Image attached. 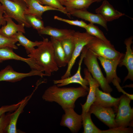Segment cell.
<instances>
[{
  "mask_svg": "<svg viewBox=\"0 0 133 133\" xmlns=\"http://www.w3.org/2000/svg\"><path fill=\"white\" fill-rule=\"evenodd\" d=\"M133 39V37L131 36L125 40L124 43L126 46V51L118 65L120 67L125 66L128 71V74L125 78L124 82L128 79L133 80V51L131 47Z\"/></svg>",
  "mask_w": 133,
  "mask_h": 133,
  "instance_id": "14",
  "label": "cell"
},
{
  "mask_svg": "<svg viewBox=\"0 0 133 133\" xmlns=\"http://www.w3.org/2000/svg\"><path fill=\"white\" fill-rule=\"evenodd\" d=\"M21 100L16 104L2 106L0 107V117L7 112H12L15 110L19 106Z\"/></svg>",
  "mask_w": 133,
  "mask_h": 133,
  "instance_id": "35",
  "label": "cell"
},
{
  "mask_svg": "<svg viewBox=\"0 0 133 133\" xmlns=\"http://www.w3.org/2000/svg\"><path fill=\"white\" fill-rule=\"evenodd\" d=\"M66 10L69 16L72 15L88 21L90 23L98 24L108 31L107 22L99 14L92 13L88 11L86 9L72 10L66 8Z\"/></svg>",
  "mask_w": 133,
  "mask_h": 133,
  "instance_id": "13",
  "label": "cell"
},
{
  "mask_svg": "<svg viewBox=\"0 0 133 133\" xmlns=\"http://www.w3.org/2000/svg\"><path fill=\"white\" fill-rule=\"evenodd\" d=\"M133 130L131 128L117 127L106 130H101V133H131Z\"/></svg>",
  "mask_w": 133,
  "mask_h": 133,
  "instance_id": "34",
  "label": "cell"
},
{
  "mask_svg": "<svg viewBox=\"0 0 133 133\" xmlns=\"http://www.w3.org/2000/svg\"><path fill=\"white\" fill-rule=\"evenodd\" d=\"M63 110L65 113L62 116L60 125L67 127L73 133H77L82 125L81 115L77 113L74 108H67Z\"/></svg>",
  "mask_w": 133,
  "mask_h": 133,
  "instance_id": "12",
  "label": "cell"
},
{
  "mask_svg": "<svg viewBox=\"0 0 133 133\" xmlns=\"http://www.w3.org/2000/svg\"><path fill=\"white\" fill-rule=\"evenodd\" d=\"M60 42L68 63L71 59L74 48V44L72 35L62 40Z\"/></svg>",
  "mask_w": 133,
  "mask_h": 133,
  "instance_id": "28",
  "label": "cell"
},
{
  "mask_svg": "<svg viewBox=\"0 0 133 133\" xmlns=\"http://www.w3.org/2000/svg\"><path fill=\"white\" fill-rule=\"evenodd\" d=\"M87 49V48L85 46L82 51L78 69L76 73L72 76L60 80H53V82L54 84L60 87L72 83H77L81 85V86L86 89L88 92L89 88L88 87L89 85L88 81L85 78H83L81 74L82 64Z\"/></svg>",
  "mask_w": 133,
  "mask_h": 133,
  "instance_id": "11",
  "label": "cell"
},
{
  "mask_svg": "<svg viewBox=\"0 0 133 133\" xmlns=\"http://www.w3.org/2000/svg\"><path fill=\"white\" fill-rule=\"evenodd\" d=\"M75 32L74 30L66 29H59L47 26L38 31L40 34L50 35L60 41L71 36Z\"/></svg>",
  "mask_w": 133,
  "mask_h": 133,
  "instance_id": "22",
  "label": "cell"
},
{
  "mask_svg": "<svg viewBox=\"0 0 133 133\" xmlns=\"http://www.w3.org/2000/svg\"><path fill=\"white\" fill-rule=\"evenodd\" d=\"M91 114L89 111L82 113V124L84 133H101V130L98 128L92 120Z\"/></svg>",
  "mask_w": 133,
  "mask_h": 133,
  "instance_id": "25",
  "label": "cell"
},
{
  "mask_svg": "<svg viewBox=\"0 0 133 133\" xmlns=\"http://www.w3.org/2000/svg\"><path fill=\"white\" fill-rule=\"evenodd\" d=\"M23 33L21 32L18 31L15 34L14 37L20 44L24 47L28 54L34 49L35 47H38L41 44L42 41H32L26 38L23 35Z\"/></svg>",
  "mask_w": 133,
  "mask_h": 133,
  "instance_id": "24",
  "label": "cell"
},
{
  "mask_svg": "<svg viewBox=\"0 0 133 133\" xmlns=\"http://www.w3.org/2000/svg\"><path fill=\"white\" fill-rule=\"evenodd\" d=\"M89 111L109 128L117 127L115 121L116 115L112 108L105 107L93 103L90 106Z\"/></svg>",
  "mask_w": 133,
  "mask_h": 133,
  "instance_id": "9",
  "label": "cell"
},
{
  "mask_svg": "<svg viewBox=\"0 0 133 133\" xmlns=\"http://www.w3.org/2000/svg\"><path fill=\"white\" fill-rule=\"evenodd\" d=\"M10 60L21 61L26 63L31 70H35L44 72L43 68L37 65L33 59L30 57L26 58L22 57L15 53L13 49L9 48L0 49V60L4 61Z\"/></svg>",
  "mask_w": 133,
  "mask_h": 133,
  "instance_id": "15",
  "label": "cell"
},
{
  "mask_svg": "<svg viewBox=\"0 0 133 133\" xmlns=\"http://www.w3.org/2000/svg\"><path fill=\"white\" fill-rule=\"evenodd\" d=\"M3 15L6 24L2 26L0 29V34L8 38L15 37V34L18 31L25 33V26L23 24H17L12 18L4 13Z\"/></svg>",
  "mask_w": 133,
  "mask_h": 133,
  "instance_id": "19",
  "label": "cell"
},
{
  "mask_svg": "<svg viewBox=\"0 0 133 133\" xmlns=\"http://www.w3.org/2000/svg\"></svg>",
  "mask_w": 133,
  "mask_h": 133,
  "instance_id": "43",
  "label": "cell"
},
{
  "mask_svg": "<svg viewBox=\"0 0 133 133\" xmlns=\"http://www.w3.org/2000/svg\"><path fill=\"white\" fill-rule=\"evenodd\" d=\"M39 2L42 4V0H37Z\"/></svg>",
  "mask_w": 133,
  "mask_h": 133,
  "instance_id": "39",
  "label": "cell"
},
{
  "mask_svg": "<svg viewBox=\"0 0 133 133\" xmlns=\"http://www.w3.org/2000/svg\"><path fill=\"white\" fill-rule=\"evenodd\" d=\"M88 92L82 86L61 88L54 84L45 90L42 97L45 101L57 103L63 109L68 108H74L77 99L86 96Z\"/></svg>",
  "mask_w": 133,
  "mask_h": 133,
  "instance_id": "1",
  "label": "cell"
},
{
  "mask_svg": "<svg viewBox=\"0 0 133 133\" xmlns=\"http://www.w3.org/2000/svg\"><path fill=\"white\" fill-rule=\"evenodd\" d=\"M25 17L26 20L31 26L37 31L44 27L43 21L36 17L29 15H25Z\"/></svg>",
  "mask_w": 133,
  "mask_h": 133,
  "instance_id": "30",
  "label": "cell"
},
{
  "mask_svg": "<svg viewBox=\"0 0 133 133\" xmlns=\"http://www.w3.org/2000/svg\"><path fill=\"white\" fill-rule=\"evenodd\" d=\"M96 0L97 2H100L101 1L103 0Z\"/></svg>",
  "mask_w": 133,
  "mask_h": 133,
  "instance_id": "40",
  "label": "cell"
},
{
  "mask_svg": "<svg viewBox=\"0 0 133 133\" xmlns=\"http://www.w3.org/2000/svg\"><path fill=\"white\" fill-rule=\"evenodd\" d=\"M12 0V1H15V0ZM22 0L24 1L26 3V0Z\"/></svg>",
  "mask_w": 133,
  "mask_h": 133,
  "instance_id": "41",
  "label": "cell"
},
{
  "mask_svg": "<svg viewBox=\"0 0 133 133\" xmlns=\"http://www.w3.org/2000/svg\"><path fill=\"white\" fill-rule=\"evenodd\" d=\"M58 0L61 3V4L64 2L63 0Z\"/></svg>",
  "mask_w": 133,
  "mask_h": 133,
  "instance_id": "38",
  "label": "cell"
},
{
  "mask_svg": "<svg viewBox=\"0 0 133 133\" xmlns=\"http://www.w3.org/2000/svg\"><path fill=\"white\" fill-rule=\"evenodd\" d=\"M17 42L15 37L8 38L0 34V49L9 48L17 49L18 47L16 45Z\"/></svg>",
  "mask_w": 133,
  "mask_h": 133,
  "instance_id": "29",
  "label": "cell"
},
{
  "mask_svg": "<svg viewBox=\"0 0 133 133\" xmlns=\"http://www.w3.org/2000/svg\"><path fill=\"white\" fill-rule=\"evenodd\" d=\"M27 7L25 11V15L35 16L41 19L43 13L49 10H56L61 12L57 9L46 5H43L37 0H25Z\"/></svg>",
  "mask_w": 133,
  "mask_h": 133,
  "instance_id": "20",
  "label": "cell"
},
{
  "mask_svg": "<svg viewBox=\"0 0 133 133\" xmlns=\"http://www.w3.org/2000/svg\"><path fill=\"white\" fill-rule=\"evenodd\" d=\"M84 78L88 81L89 87V93L85 102L83 104H81L82 108V113L89 111L90 106L94 101L96 89L100 86L98 82L92 77L87 68L84 69Z\"/></svg>",
  "mask_w": 133,
  "mask_h": 133,
  "instance_id": "16",
  "label": "cell"
},
{
  "mask_svg": "<svg viewBox=\"0 0 133 133\" xmlns=\"http://www.w3.org/2000/svg\"><path fill=\"white\" fill-rule=\"evenodd\" d=\"M28 56L43 69L46 76H50L52 72L59 69L55 60L52 44L48 38L43 37L42 43Z\"/></svg>",
  "mask_w": 133,
  "mask_h": 133,
  "instance_id": "2",
  "label": "cell"
},
{
  "mask_svg": "<svg viewBox=\"0 0 133 133\" xmlns=\"http://www.w3.org/2000/svg\"><path fill=\"white\" fill-rule=\"evenodd\" d=\"M54 18L55 19L65 22L71 25L78 26L84 28L87 25L85 22L82 20H70L64 19L57 16H55Z\"/></svg>",
  "mask_w": 133,
  "mask_h": 133,
  "instance_id": "33",
  "label": "cell"
},
{
  "mask_svg": "<svg viewBox=\"0 0 133 133\" xmlns=\"http://www.w3.org/2000/svg\"><path fill=\"white\" fill-rule=\"evenodd\" d=\"M120 99V97L114 98L110 94L102 91L98 87L96 89L93 103L106 107H114L117 109Z\"/></svg>",
  "mask_w": 133,
  "mask_h": 133,
  "instance_id": "17",
  "label": "cell"
},
{
  "mask_svg": "<svg viewBox=\"0 0 133 133\" xmlns=\"http://www.w3.org/2000/svg\"><path fill=\"white\" fill-rule=\"evenodd\" d=\"M50 41L53 47L54 57L58 66L59 67L65 66L68 63L60 41L51 37Z\"/></svg>",
  "mask_w": 133,
  "mask_h": 133,
  "instance_id": "23",
  "label": "cell"
},
{
  "mask_svg": "<svg viewBox=\"0 0 133 133\" xmlns=\"http://www.w3.org/2000/svg\"><path fill=\"white\" fill-rule=\"evenodd\" d=\"M74 44V48L71 59L67 64L66 71L61 77L64 79L71 76V71L76 59L80 55L83 48L94 37L86 32H74L72 35Z\"/></svg>",
  "mask_w": 133,
  "mask_h": 133,
  "instance_id": "6",
  "label": "cell"
},
{
  "mask_svg": "<svg viewBox=\"0 0 133 133\" xmlns=\"http://www.w3.org/2000/svg\"><path fill=\"white\" fill-rule=\"evenodd\" d=\"M85 46L95 55L109 60L117 59L123 53L116 50L112 45H109L95 37Z\"/></svg>",
  "mask_w": 133,
  "mask_h": 133,
  "instance_id": "5",
  "label": "cell"
},
{
  "mask_svg": "<svg viewBox=\"0 0 133 133\" xmlns=\"http://www.w3.org/2000/svg\"><path fill=\"white\" fill-rule=\"evenodd\" d=\"M4 10L2 4L0 3V29L1 26H4L6 24V22L3 14Z\"/></svg>",
  "mask_w": 133,
  "mask_h": 133,
  "instance_id": "36",
  "label": "cell"
},
{
  "mask_svg": "<svg viewBox=\"0 0 133 133\" xmlns=\"http://www.w3.org/2000/svg\"><path fill=\"white\" fill-rule=\"evenodd\" d=\"M4 10V13L20 24H23L27 28L31 27L25 17L26 4L22 0H0Z\"/></svg>",
  "mask_w": 133,
  "mask_h": 133,
  "instance_id": "4",
  "label": "cell"
},
{
  "mask_svg": "<svg viewBox=\"0 0 133 133\" xmlns=\"http://www.w3.org/2000/svg\"><path fill=\"white\" fill-rule=\"evenodd\" d=\"M42 4H45L57 9L61 12L70 17L66 10V8L61 4L58 0H42Z\"/></svg>",
  "mask_w": 133,
  "mask_h": 133,
  "instance_id": "31",
  "label": "cell"
},
{
  "mask_svg": "<svg viewBox=\"0 0 133 133\" xmlns=\"http://www.w3.org/2000/svg\"><path fill=\"white\" fill-rule=\"evenodd\" d=\"M97 2L94 0H74L64 2L62 4L67 9H86L92 3Z\"/></svg>",
  "mask_w": 133,
  "mask_h": 133,
  "instance_id": "26",
  "label": "cell"
},
{
  "mask_svg": "<svg viewBox=\"0 0 133 133\" xmlns=\"http://www.w3.org/2000/svg\"><path fill=\"white\" fill-rule=\"evenodd\" d=\"M84 29L86 32L89 35L103 41L109 45H112L105 37L103 32L94 24L90 23L87 24Z\"/></svg>",
  "mask_w": 133,
  "mask_h": 133,
  "instance_id": "27",
  "label": "cell"
},
{
  "mask_svg": "<svg viewBox=\"0 0 133 133\" xmlns=\"http://www.w3.org/2000/svg\"><path fill=\"white\" fill-rule=\"evenodd\" d=\"M95 11L100 15L107 22L112 21L118 19L125 14L115 10L109 2L103 0L101 5L96 9Z\"/></svg>",
  "mask_w": 133,
  "mask_h": 133,
  "instance_id": "18",
  "label": "cell"
},
{
  "mask_svg": "<svg viewBox=\"0 0 133 133\" xmlns=\"http://www.w3.org/2000/svg\"><path fill=\"white\" fill-rule=\"evenodd\" d=\"M35 89L30 95L25 97L21 101V103L17 109L11 113L10 122L6 129V133H17L18 132L17 129V124L18 118L20 115L23 112V109L31 99Z\"/></svg>",
  "mask_w": 133,
  "mask_h": 133,
  "instance_id": "21",
  "label": "cell"
},
{
  "mask_svg": "<svg viewBox=\"0 0 133 133\" xmlns=\"http://www.w3.org/2000/svg\"><path fill=\"white\" fill-rule=\"evenodd\" d=\"M34 76L41 77L46 76L43 72L35 70H31L28 73L18 72L15 71L11 66L8 65L0 71V82L14 83L20 81L24 78Z\"/></svg>",
  "mask_w": 133,
  "mask_h": 133,
  "instance_id": "10",
  "label": "cell"
},
{
  "mask_svg": "<svg viewBox=\"0 0 133 133\" xmlns=\"http://www.w3.org/2000/svg\"><path fill=\"white\" fill-rule=\"evenodd\" d=\"M11 113H5L0 117V133H6V129L9 123Z\"/></svg>",
  "mask_w": 133,
  "mask_h": 133,
  "instance_id": "32",
  "label": "cell"
},
{
  "mask_svg": "<svg viewBox=\"0 0 133 133\" xmlns=\"http://www.w3.org/2000/svg\"><path fill=\"white\" fill-rule=\"evenodd\" d=\"M2 62L0 60V63H2Z\"/></svg>",
  "mask_w": 133,
  "mask_h": 133,
  "instance_id": "42",
  "label": "cell"
},
{
  "mask_svg": "<svg viewBox=\"0 0 133 133\" xmlns=\"http://www.w3.org/2000/svg\"><path fill=\"white\" fill-rule=\"evenodd\" d=\"M120 99L115 117L117 127H127L132 126L133 119V109L130 105L131 100L126 95L123 94Z\"/></svg>",
  "mask_w": 133,
  "mask_h": 133,
  "instance_id": "7",
  "label": "cell"
},
{
  "mask_svg": "<svg viewBox=\"0 0 133 133\" xmlns=\"http://www.w3.org/2000/svg\"><path fill=\"white\" fill-rule=\"evenodd\" d=\"M63 0L64 1V2H68V1H73L74 0Z\"/></svg>",
  "mask_w": 133,
  "mask_h": 133,
  "instance_id": "37",
  "label": "cell"
},
{
  "mask_svg": "<svg viewBox=\"0 0 133 133\" xmlns=\"http://www.w3.org/2000/svg\"><path fill=\"white\" fill-rule=\"evenodd\" d=\"M124 55L123 53L118 58L113 60L107 59L96 55L104 70L106 74L105 78L109 84L112 83L114 84L116 83H120L121 82L120 79L117 75L116 69Z\"/></svg>",
  "mask_w": 133,
  "mask_h": 133,
  "instance_id": "8",
  "label": "cell"
},
{
  "mask_svg": "<svg viewBox=\"0 0 133 133\" xmlns=\"http://www.w3.org/2000/svg\"><path fill=\"white\" fill-rule=\"evenodd\" d=\"M97 58L96 56L87 48L83 60L87 69L92 77L98 82L103 91L110 94L113 89L104 76Z\"/></svg>",
  "mask_w": 133,
  "mask_h": 133,
  "instance_id": "3",
  "label": "cell"
}]
</instances>
